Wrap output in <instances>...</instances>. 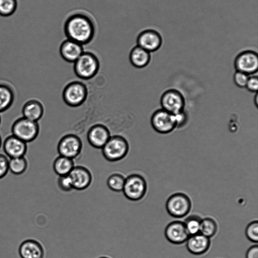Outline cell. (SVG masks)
<instances>
[{
	"label": "cell",
	"mask_w": 258,
	"mask_h": 258,
	"mask_svg": "<svg viewBox=\"0 0 258 258\" xmlns=\"http://www.w3.org/2000/svg\"><path fill=\"white\" fill-rule=\"evenodd\" d=\"M164 234L167 240L174 244L184 243L189 236L184 223L180 221L169 223L165 229Z\"/></svg>",
	"instance_id": "cell-14"
},
{
	"label": "cell",
	"mask_w": 258,
	"mask_h": 258,
	"mask_svg": "<svg viewBox=\"0 0 258 258\" xmlns=\"http://www.w3.org/2000/svg\"><path fill=\"white\" fill-rule=\"evenodd\" d=\"M249 76L241 72L236 71L234 74L233 80L235 84L240 88L245 87Z\"/></svg>",
	"instance_id": "cell-31"
},
{
	"label": "cell",
	"mask_w": 258,
	"mask_h": 258,
	"mask_svg": "<svg viewBox=\"0 0 258 258\" xmlns=\"http://www.w3.org/2000/svg\"><path fill=\"white\" fill-rule=\"evenodd\" d=\"M15 98L14 92L9 85L0 84V113L8 109Z\"/></svg>",
	"instance_id": "cell-23"
},
{
	"label": "cell",
	"mask_w": 258,
	"mask_h": 258,
	"mask_svg": "<svg viewBox=\"0 0 258 258\" xmlns=\"http://www.w3.org/2000/svg\"><path fill=\"white\" fill-rule=\"evenodd\" d=\"M28 166L27 160L23 157L11 158L9 161V169L15 175H20L26 170Z\"/></svg>",
	"instance_id": "cell-26"
},
{
	"label": "cell",
	"mask_w": 258,
	"mask_h": 258,
	"mask_svg": "<svg viewBox=\"0 0 258 258\" xmlns=\"http://www.w3.org/2000/svg\"><path fill=\"white\" fill-rule=\"evenodd\" d=\"M73 159L59 155L53 163L54 172L59 176L69 175L75 167Z\"/></svg>",
	"instance_id": "cell-22"
},
{
	"label": "cell",
	"mask_w": 258,
	"mask_h": 258,
	"mask_svg": "<svg viewBox=\"0 0 258 258\" xmlns=\"http://www.w3.org/2000/svg\"><path fill=\"white\" fill-rule=\"evenodd\" d=\"M9 161L6 156L0 154V179L3 178L9 170Z\"/></svg>",
	"instance_id": "cell-32"
},
{
	"label": "cell",
	"mask_w": 258,
	"mask_h": 258,
	"mask_svg": "<svg viewBox=\"0 0 258 258\" xmlns=\"http://www.w3.org/2000/svg\"><path fill=\"white\" fill-rule=\"evenodd\" d=\"M168 213L175 218H181L187 215L191 208V202L185 194L176 192L171 195L166 202Z\"/></svg>",
	"instance_id": "cell-7"
},
{
	"label": "cell",
	"mask_w": 258,
	"mask_h": 258,
	"mask_svg": "<svg viewBox=\"0 0 258 258\" xmlns=\"http://www.w3.org/2000/svg\"><path fill=\"white\" fill-rule=\"evenodd\" d=\"M108 127L98 123L91 126L88 131L87 139L89 144L96 149H102L111 136Z\"/></svg>",
	"instance_id": "cell-12"
},
{
	"label": "cell",
	"mask_w": 258,
	"mask_h": 258,
	"mask_svg": "<svg viewBox=\"0 0 258 258\" xmlns=\"http://www.w3.org/2000/svg\"><path fill=\"white\" fill-rule=\"evenodd\" d=\"M245 87L250 92H256L258 89V78L256 76H249Z\"/></svg>",
	"instance_id": "cell-33"
},
{
	"label": "cell",
	"mask_w": 258,
	"mask_h": 258,
	"mask_svg": "<svg viewBox=\"0 0 258 258\" xmlns=\"http://www.w3.org/2000/svg\"><path fill=\"white\" fill-rule=\"evenodd\" d=\"M217 229V223L213 219L207 217L202 219L200 233L202 235L210 238L216 234Z\"/></svg>",
	"instance_id": "cell-24"
},
{
	"label": "cell",
	"mask_w": 258,
	"mask_h": 258,
	"mask_svg": "<svg viewBox=\"0 0 258 258\" xmlns=\"http://www.w3.org/2000/svg\"><path fill=\"white\" fill-rule=\"evenodd\" d=\"M39 129L38 122L22 117L14 122L11 131L12 135L27 143L31 142L36 139L39 133Z\"/></svg>",
	"instance_id": "cell-6"
},
{
	"label": "cell",
	"mask_w": 258,
	"mask_h": 258,
	"mask_svg": "<svg viewBox=\"0 0 258 258\" xmlns=\"http://www.w3.org/2000/svg\"><path fill=\"white\" fill-rule=\"evenodd\" d=\"M147 183L144 177L139 174H132L125 177L122 191L125 197L132 201H138L145 196Z\"/></svg>",
	"instance_id": "cell-5"
},
{
	"label": "cell",
	"mask_w": 258,
	"mask_h": 258,
	"mask_svg": "<svg viewBox=\"0 0 258 258\" xmlns=\"http://www.w3.org/2000/svg\"><path fill=\"white\" fill-rule=\"evenodd\" d=\"M57 184L59 188L64 192H69L73 189L72 182L69 175L59 176Z\"/></svg>",
	"instance_id": "cell-30"
},
{
	"label": "cell",
	"mask_w": 258,
	"mask_h": 258,
	"mask_svg": "<svg viewBox=\"0 0 258 258\" xmlns=\"http://www.w3.org/2000/svg\"><path fill=\"white\" fill-rule=\"evenodd\" d=\"M137 43V45L151 53L159 49L162 43V38L157 31L146 29L138 35Z\"/></svg>",
	"instance_id": "cell-13"
},
{
	"label": "cell",
	"mask_w": 258,
	"mask_h": 258,
	"mask_svg": "<svg viewBox=\"0 0 258 258\" xmlns=\"http://www.w3.org/2000/svg\"><path fill=\"white\" fill-rule=\"evenodd\" d=\"M71 179L73 189L83 190L88 188L92 181L90 171L83 166H75L69 174Z\"/></svg>",
	"instance_id": "cell-15"
},
{
	"label": "cell",
	"mask_w": 258,
	"mask_h": 258,
	"mask_svg": "<svg viewBox=\"0 0 258 258\" xmlns=\"http://www.w3.org/2000/svg\"><path fill=\"white\" fill-rule=\"evenodd\" d=\"M98 258H110V257H108V256H102L99 257Z\"/></svg>",
	"instance_id": "cell-37"
},
{
	"label": "cell",
	"mask_w": 258,
	"mask_h": 258,
	"mask_svg": "<svg viewBox=\"0 0 258 258\" xmlns=\"http://www.w3.org/2000/svg\"><path fill=\"white\" fill-rule=\"evenodd\" d=\"M17 5V0H0V16H11L15 12Z\"/></svg>",
	"instance_id": "cell-28"
},
{
	"label": "cell",
	"mask_w": 258,
	"mask_h": 258,
	"mask_svg": "<svg viewBox=\"0 0 258 258\" xmlns=\"http://www.w3.org/2000/svg\"><path fill=\"white\" fill-rule=\"evenodd\" d=\"M2 140L1 136L0 135V148H1V146H2Z\"/></svg>",
	"instance_id": "cell-36"
},
{
	"label": "cell",
	"mask_w": 258,
	"mask_h": 258,
	"mask_svg": "<svg viewBox=\"0 0 258 258\" xmlns=\"http://www.w3.org/2000/svg\"><path fill=\"white\" fill-rule=\"evenodd\" d=\"M151 123L155 131L162 134L169 133L177 127L175 115L162 108L153 113Z\"/></svg>",
	"instance_id": "cell-9"
},
{
	"label": "cell",
	"mask_w": 258,
	"mask_h": 258,
	"mask_svg": "<svg viewBox=\"0 0 258 258\" xmlns=\"http://www.w3.org/2000/svg\"><path fill=\"white\" fill-rule=\"evenodd\" d=\"M63 29L67 39L82 45L89 43L95 33L93 21L90 17L82 13L70 15L64 22Z\"/></svg>",
	"instance_id": "cell-1"
},
{
	"label": "cell",
	"mask_w": 258,
	"mask_h": 258,
	"mask_svg": "<svg viewBox=\"0 0 258 258\" xmlns=\"http://www.w3.org/2000/svg\"><path fill=\"white\" fill-rule=\"evenodd\" d=\"M88 96V89L85 84L74 81L69 83L64 88L62 97L69 106L77 107L82 105Z\"/></svg>",
	"instance_id": "cell-4"
},
{
	"label": "cell",
	"mask_w": 258,
	"mask_h": 258,
	"mask_svg": "<svg viewBox=\"0 0 258 258\" xmlns=\"http://www.w3.org/2000/svg\"><path fill=\"white\" fill-rule=\"evenodd\" d=\"M44 111L42 104L35 99L27 101L24 104L22 110L23 117L36 122L42 118Z\"/></svg>",
	"instance_id": "cell-20"
},
{
	"label": "cell",
	"mask_w": 258,
	"mask_h": 258,
	"mask_svg": "<svg viewBox=\"0 0 258 258\" xmlns=\"http://www.w3.org/2000/svg\"><path fill=\"white\" fill-rule=\"evenodd\" d=\"M234 65L237 71L252 75L258 70V55L252 50H245L236 57Z\"/></svg>",
	"instance_id": "cell-11"
},
{
	"label": "cell",
	"mask_w": 258,
	"mask_h": 258,
	"mask_svg": "<svg viewBox=\"0 0 258 258\" xmlns=\"http://www.w3.org/2000/svg\"><path fill=\"white\" fill-rule=\"evenodd\" d=\"M130 146L127 140L123 136H111L101 149L104 158L109 162H116L124 158L128 154Z\"/></svg>",
	"instance_id": "cell-3"
},
{
	"label": "cell",
	"mask_w": 258,
	"mask_h": 258,
	"mask_svg": "<svg viewBox=\"0 0 258 258\" xmlns=\"http://www.w3.org/2000/svg\"><path fill=\"white\" fill-rule=\"evenodd\" d=\"M1 115H0V124H1Z\"/></svg>",
	"instance_id": "cell-38"
},
{
	"label": "cell",
	"mask_w": 258,
	"mask_h": 258,
	"mask_svg": "<svg viewBox=\"0 0 258 258\" xmlns=\"http://www.w3.org/2000/svg\"><path fill=\"white\" fill-rule=\"evenodd\" d=\"M257 100H258L257 94V93H256L255 96L254 97V102H255V104L256 106H257V102H258Z\"/></svg>",
	"instance_id": "cell-35"
},
{
	"label": "cell",
	"mask_w": 258,
	"mask_h": 258,
	"mask_svg": "<svg viewBox=\"0 0 258 258\" xmlns=\"http://www.w3.org/2000/svg\"><path fill=\"white\" fill-rule=\"evenodd\" d=\"M100 62L97 56L89 51H84L74 62L75 75L83 80H89L98 72Z\"/></svg>",
	"instance_id": "cell-2"
},
{
	"label": "cell",
	"mask_w": 258,
	"mask_h": 258,
	"mask_svg": "<svg viewBox=\"0 0 258 258\" xmlns=\"http://www.w3.org/2000/svg\"><path fill=\"white\" fill-rule=\"evenodd\" d=\"M160 103L162 109L171 114H177L183 111L185 99L179 91L169 89L162 95Z\"/></svg>",
	"instance_id": "cell-10"
},
{
	"label": "cell",
	"mask_w": 258,
	"mask_h": 258,
	"mask_svg": "<svg viewBox=\"0 0 258 258\" xmlns=\"http://www.w3.org/2000/svg\"><path fill=\"white\" fill-rule=\"evenodd\" d=\"M186 242L188 251L196 255L205 253L211 245L210 238L200 233L189 236Z\"/></svg>",
	"instance_id": "cell-18"
},
{
	"label": "cell",
	"mask_w": 258,
	"mask_h": 258,
	"mask_svg": "<svg viewBox=\"0 0 258 258\" xmlns=\"http://www.w3.org/2000/svg\"><path fill=\"white\" fill-rule=\"evenodd\" d=\"M245 235L247 238L254 243L258 242V222L257 220L249 223L245 229Z\"/></svg>",
	"instance_id": "cell-29"
},
{
	"label": "cell",
	"mask_w": 258,
	"mask_h": 258,
	"mask_svg": "<svg viewBox=\"0 0 258 258\" xmlns=\"http://www.w3.org/2000/svg\"><path fill=\"white\" fill-rule=\"evenodd\" d=\"M83 148L81 138L74 134L62 136L58 141L57 150L59 155L74 159L79 156Z\"/></svg>",
	"instance_id": "cell-8"
},
{
	"label": "cell",
	"mask_w": 258,
	"mask_h": 258,
	"mask_svg": "<svg viewBox=\"0 0 258 258\" xmlns=\"http://www.w3.org/2000/svg\"><path fill=\"white\" fill-rule=\"evenodd\" d=\"M19 253L21 258H43L44 250L38 241L27 239L20 244Z\"/></svg>",
	"instance_id": "cell-19"
},
{
	"label": "cell",
	"mask_w": 258,
	"mask_h": 258,
	"mask_svg": "<svg viewBox=\"0 0 258 258\" xmlns=\"http://www.w3.org/2000/svg\"><path fill=\"white\" fill-rule=\"evenodd\" d=\"M84 51L83 45L69 39L64 40L59 47L61 57L71 63H74Z\"/></svg>",
	"instance_id": "cell-17"
},
{
	"label": "cell",
	"mask_w": 258,
	"mask_h": 258,
	"mask_svg": "<svg viewBox=\"0 0 258 258\" xmlns=\"http://www.w3.org/2000/svg\"><path fill=\"white\" fill-rule=\"evenodd\" d=\"M3 149L6 154L11 158L23 157L27 152V143L11 135L4 140Z\"/></svg>",
	"instance_id": "cell-16"
},
{
	"label": "cell",
	"mask_w": 258,
	"mask_h": 258,
	"mask_svg": "<svg viewBox=\"0 0 258 258\" xmlns=\"http://www.w3.org/2000/svg\"><path fill=\"white\" fill-rule=\"evenodd\" d=\"M201 220L200 217L196 215H191L186 218L183 223L189 236L200 233Z\"/></svg>",
	"instance_id": "cell-27"
},
{
	"label": "cell",
	"mask_w": 258,
	"mask_h": 258,
	"mask_svg": "<svg viewBox=\"0 0 258 258\" xmlns=\"http://www.w3.org/2000/svg\"><path fill=\"white\" fill-rule=\"evenodd\" d=\"M125 177L120 173H114L110 174L107 179V185L111 190L115 192L122 191Z\"/></svg>",
	"instance_id": "cell-25"
},
{
	"label": "cell",
	"mask_w": 258,
	"mask_h": 258,
	"mask_svg": "<svg viewBox=\"0 0 258 258\" xmlns=\"http://www.w3.org/2000/svg\"><path fill=\"white\" fill-rule=\"evenodd\" d=\"M129 59L135 68L141 69L148 66L151 60L150 52L136 45L131 50Z\"/></svg>",
	"instance_id": "cell-21"
},
{
	"label": "cell",
	"mask_w": 258,
	"mask_h": 258,
	"mask_svg": "<svg viewBox=\"0 0 258 258\" xmlns=\"http://www.w3.org/2000/svg\"><path fill=\"white\" fill-rule=\"evenodd\" d=\"M245 258H258V246L254 245L247 250Z\"/></svg>",
	"instance_id": "cell-34"
}]
</instances>
